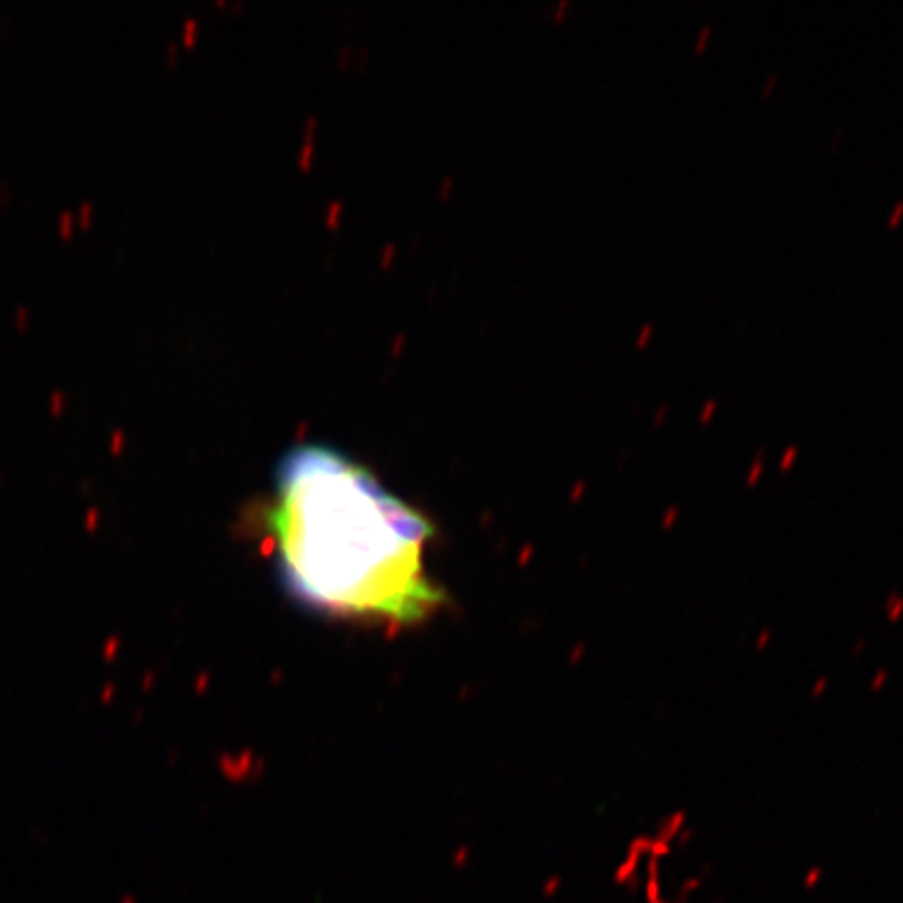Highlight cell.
<instances>
[{"label": "cell", "mask_w": 903, "mask_h": 903, "mask_svg": "<svg viewBox=\"0 0 903 903\" xmlns=\"http://www.w3.org/2000/svg\"><path fill=\"white\" fill-rule=\"evenodd\" d=\"M795 456H797V446H789V448L784 450V454H782V458H780V468H782V471H786V468L793 464Z\"/></svg>", "instance_id": "4"}, {"label": "cell", "mask_w": 903, "mask_h": 903, "mask_svg": "<svg viewBox=\"0 0 903 903\" xmlns=\"http://www.w3.org/2000/svg\"><path fill=\"white\" fill-rule=\"evenodd\" d=\"M667 410H669V406H661V408H659V412H656V416H654V420L659 423V420L663 418V414H665Z\"/></svg>", "instance_id": "14"}, {"label": "cell", "mask_w": 903, "mask_h": 903, "mask_svg": "<svg viewBox=\"0 0 903 903\" xmlns=\"http://www.w3.org/2000/svg\"><path fill=\"white\" fill-rule=\"evenodd\" d=\"M266 523L283 584L305 606L416 623L444 601L425 567L431 523L341 452H289Z\"/></svg>", "instance_id": "1"}, {"label": "cell", "mask_w": 903, "mask_h": 903, "mask_svg": "<svg viewBox=\"0 0 903 903\" xmlns=\"http://www.w3.org/2000/svg\"><path fill=\"white\" fill-rule=\"evenodd\" d=\"M826 688H828V680H826V678L815 680V684H813V697H815V699H818V697H822V695L826 692Z\"/></svg>", "instance_id": "6"}, {"label": "cell", "mask_w": 903, "mask_h": 903, "mask_svg": "<svg viewBox=\"0 0 903 903\" xmlns=\"http://www.w3.org/2000/svg\"><path fill=\"white\" fill-rule=\"evenodd\" d=\"M715 406H717V400H707V401H704V408L701 410V420H709V416L713 414Z\"/></svg>", "instance_id": "7"}, {"label": "cell", "mask_w": 903, "mask_h": 903, "mask_svg": "<svg viewBox=\"0 0 903 903\" xmlns=\"http://www.w3.org/2000/svg\"><path fill=\"white\" fill-rule=\"evenodd\" d=\"M903 216V201H899L897 205H895V209H893V213H891V218H889V224L891 226H895L897 222H899V218Z\"/></svg>", "instance_id": "9"}, {"label": "cell", "mask_w": 903, "mask_h": 903, "mask_svg": "<svg viewBox=\"0 0 903 903\" xmlns=\"http://www.w3.org/2000/svg\"><path fill=\"white\" fill-rule=\"evenodd\" d=\"M759 636H761V638H759V642H757V649H759V651H763V649H765V642H769V640H772V632L763 630Z\"/></svg>", "instance_id": "11"}, {"label": "cell", "mask_w": 903, "mask_h": 903, "mask_svg": "<svg viewBox=\"0 0 903 903\" xmlns=\"http://www.w3.org/2000/svg\"><path fill=\"white\" fill-rule=\"evenodd\" d=\"M761 454H763V450L757 452V458H755V462L751 464V471H749V477H747V483H749V485H755V483H757V479H759V475H761V468H763V466H761Z\"/></svg>", "instance_id": "3"}, {"label": "cell", "mask_w": 903, "mask_h": 903, "mask_svg": "<svg viewBox=\"0 0 903 903\" xmlns=\"http://www.w3.org/2000/svg\"><path fill=\"white\" fill-rule=\"evenodd\" d=\"M895 608H899V610H903V601H902V598H897V601H895ZM887 615H889V617H893V621H897V615H893L889 606H887Z\"/></svg>", "instance_id": "13"}, {"label": "cell", "mask_w": 903, "mask_h": 903, "mask_svg": "<svg viewBox=\"0 0 903 903\" xmlns=\"http://www.w3.org/2000/svg\"><path fill=\"white\" fill-rule=\"evenodd\" d=\"M774 82H776V73H769V76H767V80H765V88H763V93H765V95L772 90Z\"/></svg>", "instance_id": "12"}, {"label": "cell", "mask_w": 903, "mask_h": 903, "mask_svg": "<svg viewBox=\"0 0 903 903\" xmlns=\"http://www.w3.org/2000/svg\"><path fill=\"white\" fill-rule=\"evenodd\" d=\"M680 517V508L678 506H669L663 514V529H673Z\"/></svg>", "instance_id": "2"}, {"label": "cell", "mask_w": 903, "mask_h": 903, "mask_svg": "<svg viewBox=\"0 0 903 903\" xmlns=\"http://www.w3.org/2000/svg\"><path fill=\"white\" fill-rule=\"evenodd\" d=\"M887 678H889V673H887L885 669H880V671L876 673V678L872 680V690H874V692H876V690H880V684H883Z\"/></svg>", "instance_id": "8"}, {"label": "cell", "mask_w": 903, "mask_h": 903, "mask_svg": "<svg viewBox=\"0 0 903 903\" xmlns=\"http://www.w3.org/2000/svg\"><path fill=\"white\" fill-rule=\"evenodd\" d=\"M652 329H654V324H652V322H649V324H644V326H642V331H640V335H638V339H636V346H638V348H642V346L649 341Z\"/></svg>", "instance_id": "5"}, {"label": "cell", "mask_w": 903, "mask_h": 903, "mask_svg": "<svg viewBox=\"0 0 903 903\" xmlns=\"http://www.w3.org/2000/svg\"><path fill=\"white\" fill-rule=\"evenodd\" d=\"M709 34H711V28H709V25H702L701 32H699V40H697V50H702L704 42H707V38H709Z\"/></svg>", "instance_id": "10"}]
</instances>
